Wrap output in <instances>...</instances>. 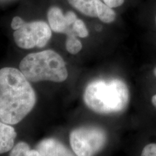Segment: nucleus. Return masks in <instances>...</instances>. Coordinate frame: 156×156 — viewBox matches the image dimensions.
Here are the masks:
<instances>
[{
  "instance_id": "f03ea898",
  "label": "nucleus",
  "mask_w": 156,
  "mask_h": 156,
  "mask_svg": "<svg viewBox=\"0 0 156 156\" xmlns=\"http://www.w3.org/2000/svg\"><path fill=\"white\" fill-rule=\"evenodd\" d=\"M83 100L87 108L96 114H119L127 108L129 89L120 78H99L87 84Z\"/></svg>"
},
{
  "instance_id": "20e7f679",
  "label": "nucleus",
  "mask_w": 156,
  "mask_h": 156,
  "mask_svg": "<svg viewBox=\"0 0 156 156\" xmlns=\"http://www.w3.org/2000/svg\"><path fill=\"white\" fill-rule=\"evenodd\" d=\"M107 134L98 126H83L73 129L69 143L77 156H95L106 146Z\"/></svg>"
},
{
  "instance_id": "2eb2a0df",
  "label": "nucleus",
  "mask_w": 156,
  "mask_h": 156,
  "mask_svg": "<svg viewBox=\"0 0 156 156\" xmlns=\"http://www.w3.org/2000/svg\"><path fill=\"white\" fill-rule=\"evenodd\" d=\"M25 21L20 17H13L12 20L11 22V28L14 30H16L17 29L23 26L25 24Z\"/></svg>"
},
{
  "instance_id": "423d86ee",
  "label": "nucleus",
  "mask_w": 156,
  "mask_h": 156,
  "mask_svg": "<svg viewBox=\"0 0 156 156\" xmlns=\"http://www.w3.org/2000/svg\"><path fill=\"white\" fill-rule=\"evenodd\" d=\"M47 17L50 28L54 32L65 34L67 36L75 34L73 26L77 17L73 12L69 11L64 14L59 7H52L48 9Z\"/></svg>"
},
{
  "instance_id": "9b49d317",
  "label": "nucleus",
  "mask_w": 156,
  "mask_h": 156,
  "mask_svg": "<svg viewBox=\"0 0 156 156\" xmlns=\"http://www.w3.org/2000/svg\"><path fill=\"white\" fill-rule=\"evenodd\" d=\"M97 14V17H98L100 20L105 23H111L114 22L116 19L115 12L113 10L112 7L103 2L101 0L98 6Z\"/></svg>"
},
{
  "instance_id": "f8f14e48",
  "label": "nucleus",
  "mask_w": 156,
  "mask_h": 156,
  "mask_svg": "<svg viewBox=\"0 0 156 156\" xmlns=\"http://www.w3.org/2000/svg\"><path fill=\"white\" fill-rule=\"evenodd\" d=\"M75 34L69 35L66 40V49L72 54H77L83 48V44Z\"/></svg>"
},
{
  "instance_id": "dca6fc26",
  "label": "nucleus",
  "mask_w": 156,
  "mask_h": 156,
  "mask_svg": "<svg viewBox=\"0 0 156 156\" xmlns=\"http://www.w3.org/2000/svg\"><path fill=\"white\" fill-rule=\"evenodd\" d=\"M102 2L113 8V7H118L122 5L124 2V0H102Z\"/></svg>"
},
{
  "instance_id": "f3484780",
  "label": "nucleus",
  "mask_w": 156,
  "mask_h": 156,
  "mask_svg": "<svg viewBox=\"0 0 156 156\" xmlns=\"http://www.w3.org/2000/svg\"><path fill=\"white\" fill-rule=\"evenodd\" d=\"M153 73H154V75H155V76L156 77V67L153 69ZM151 101H152V103H153V105L154 106V107H155V108H156V94L154 95L152 97Z\"/></svg>"
},
{
  "instance_id": "9d476101",
  "label": "nucleus",
  "mask_w": 156,
  "mask_h": 156,
  "mask_svg": "<svg viewBox=\"0 0 156 156\" xmlns=\"http://www.w3.org/2000/svg\"><path fill=\"white\" fill-rule=\"evenodd\" d=\"M9 156H41L36 149H30L25 142H19L10 151Z\"/></svg>"
},
{
  "instance_id": "0eeeda50",
  "label": "nucleus",
  "mask_w": 156,
  "mask_h": 156,
  "mask_svg": "<svg viewBox=\"0 0 156 156\" xmlns=\"http://www.w3.org/2000/svg\"><path fill=\"white\" fill-rule=\"evenodd\" d=\"M36 149L41 156H77L67 146L55 138H45L39 142Z\"/></svg>"
},
{
  "instance_id": "f257e3e1",
  "label": "nucleus",
  "mask_w": 156,
  "mask_h": 156,
  "mask_svg": "<svg viewBox=\"0 0 156 156\" xmlns=\"http://www.w3.org/2000/svg\"><path fill=\"white\" fill-rule=\"evenodd\" d=\"M36 103V93L20 70L13 67L0 69V121L18 124Z\"/></svg>"
},
{
  "instance_id": "6e6552de",
  "label": "nucleus",
  "mask_w": 156,
  "mask_h": 156,
  "mask_svg": "<svg viewBox=\"0 0 156 156\" xmlns=\"http://www.w3.org/2000/svg\"><path fill=\"white\" fill-rule=\"evenodd\" d=\"M17 132L11 124L0 121V154L10 151L15 146Z\"/></svg>"
},
{
  "instance_id": "4468645a",
  "label": "nucleus",
  "mask_w": 156,
  "mask_h": 156,
  "mask_svg": "<svg viewBox=\"0 0 156 156\" xmlns=\"http://www.w3.org/2000/svg\"><path fill=\"white\" fill-rule=\"evenodd\" d=\"M140 156H156V143H151L145 145L142 149Z\"/></svg>"
},
{
  "instance_id": "7ed1b4c3",
  "label": "nucleus",
  "mask_w": 156,
  "mask_h": 156,
  "mask_svg": "<svg viewBox=\"0 0 156 156\" xmlns=\"http://www.w3.org/2000/svg\"><path fill=\"white\" fill-rule=\"evenodd\" d=\"M20 70L28 81H52L62 83L68 77L63 58L53 50H45L28 54L20 64Z\"/></svg>"
},
{
  "instance_id": "39448f33",
  "label": "nucleus",
  "mask_w": 156,
  "mask_h": 156,
  "mask_svg": "<svg viewBox=\"0 0 156 156\" xmlns=\"http://www.w3.org/2000/svg\"><path fill=\"white\" fill-rule=\"evenodd\" d=\"M51 28L44 21L25 23L21 28L15 30L13 37L15 44L23 49H30L46 46L51 38Z\"/></svg>"
},
{
  "instance_id": "1a4fd4ad",
  "label": "nucleus",
  "mask_w": 156,
  "mask_h": 156,
  "mask_svg": "<svg viewBox=\"0 0 156 156\" xmlns=\"http://www.w3.org/2000/svg\"><path fill=\"white\" fill-rule=\"evenodd\" d=\"M74 8L88 17H97L98 6L101 0H67Z\"/></svg>"
},
{
  "instance_id": "ddd939ff",
  "label": "nucleus",
  "mask_w": 156,
  "mask_h": 156,
  "mask_svg": "<svg viewBox=\"0 0 156 156\" xmlns=\"http://www.w3.org/2000/svg\"><path fill=\"white\" fill-rule=\"evenodd\" d=\"M73 29L74 33L77 36L80 37V38H86L88 36V30H87L85 23L80 19L76 20V21L73 24Z\"/></svg>"
},
{
  "instance_id": "a211bd4d",
  "label": "nucleus",
  "mask_w": 156,
  "mask_h": 156,
  "mask_svg": "<svg viewBox=\"0 0 156 156\" xmlns=\"http://www.w3.org/2000/svg\"><path fill=\"white\" fill-rule=\"evenodd\" d=\"M155 25H156V17H155Z\"/></svg>"
}]
</instances>
